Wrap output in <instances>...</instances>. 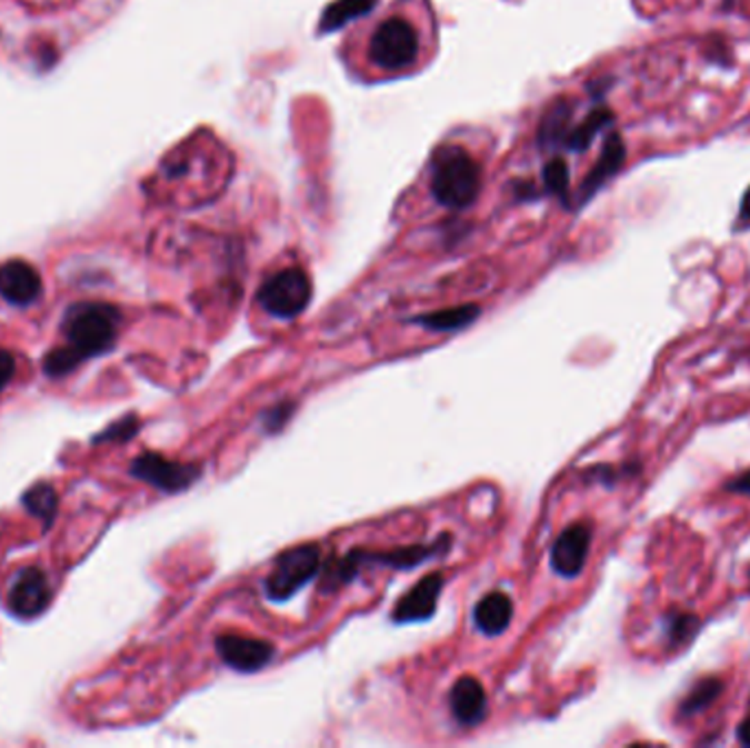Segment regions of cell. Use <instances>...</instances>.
I'll return each mask as SVG.
<instances>
[{
  "mask_svg": "<svg viewBox=\"0 0 750 748\" xmlns=\"http://www.w3.org/2000/svg\"><path fill=\"white\" fill-rule=\"evenodd\" d=\"M569 123H571V108H569L567 103H558V106L547 114V119H544V126H542V139H544L547 143H551V146L558 143V141L564 143L567 134L571 132Z\"/></svg>",
  "mask_w": 750,
  "mask_h": 748,
  "instance_id": "cell-23",
  "label": "cell"
},
{
  "mask_svg": "<svg viewBox=\"0 0 750 748\" xmlns=\"http://www.w3.org/2000/svg\"><path fill=\"white\" fill-rule=\"evenodd\" d=\"M450 711L461 727H477L486 720L488 696L474 676H461L450 689Z\"/></svg>",
  "mask_w": 750,
  "mask_h": 748,
  "instance_id": "cell-13",
  "label": "cell"
},
{
  "mask_svg": "<svg viewBox=\"0 0 750 748\" xmlns=\"http://www.w3.org/2000/svg\"><path fill=\"white\" fill-rule=\"evenodd\" d=\"M216 652L224 666L240 674H257L272 664L277 648L268 641L231 632L216 637Z\"/></svg>",
  "mask_w": 750,
  "mask_h": 748,
  "instance_id": "cell-8",
  "label": "cell"
},
{
  "mask_svg": "<svg viewBox=\"0 0 750 748\" xmlns=\"http://www.w3.org/2000/svg\"><path fill=\"white\" fill-rule=\"evenodd\" d=\"M511 617H513V604L500 590L486 595L474 608V626L486 637L502 635L507 630V626L511 624Z\"/></svg>",
  "mask_w": 750,
  "mask_h": 748,
  "instance_id": "cell-15",
  "label": "cell"
},
{
  "mask_svg": "<svg viewBox=\"0 0 750 748\" xmlns=\"http://www.w3.org/2000/svg\"><path fill=\"white\" fill-rule=\"evenodd\" d=\"M130 475L166 495L189 490L200 477L202 468L193 463H178L159 452H143L130 463Z\"/></svg>",
  "mask_w": 750,
  "mask_h": 748,
  "instance_id": "cell-7",
  "label": "cell"
},
{
  "mask_svg": "<svg viewBox=\"0 0 750 748\" xmlns=\"http://www.w3.org/2000/svg\"><path fill=\"white\" fill-rule=\"evenodd\" d=\"M626 157H628V150H626V143H623L621 134L619 132L608 134L606 143H603V150L599 154V161L588 171V176L583 178L582 187L578 191V207L588 202L612 176L619 173V169L626 163Z\"/></svg>",
  "mask_w": 750,
  "mask_h": 748,
  "instance_id": "cell-14",
  "label": "cell"
},
{
  "mask_svg": "<svg viewBox=\"0 0 750 748\" xmlns=\"http://www.w3.org/2000/svg\"><path fill=\"white\" fill-rule=\"evenodd\" d=\"M450 547V536H441L434 545H413L400 547L389 551H367L353 549L344 558L330 560L326 567V590H333L338 586L356 580L364 567H391V569H416L434 553H443Z\"/></svg>",
  "mask_w": 750,
  "mask_h": 748,
  "instance_id": "cell-3",
  "label": "cell"
},
{
  "mask_svg": "<svg viewBox=\"0 0 750 748\" xmlns=\"http://www.w3.org/2000/svg\"><path fill=\"white\" fill-rule=\"evenodd\" d=\"M481 317V308L479 306H459V308H450V310H439L432 315H423L413 319L417 326L432 330V332H459L470 328L477 319Z\"/></svg>",
  "mask_w": 750,
  "mask_h": 748,
  "instance_id": "cell-16",
  "label": "cell"
},
{
  "mask_svg": "<svg viewBox=\"0 0 750 748\" xmlns=\"http://www.w3.org/2000/svg\"><path fill=\"white\" fill-rule=\"evenodd\" d=\"M666 635L669 648H680L689 644L698 630H700V619L691 612H669L666 617Z\"/></svg>",
  "mask_w": 750,
  "mask_h": 748,
  "instance_id": "cell-21",
  "label": "cell"
},
{
  "mask_svg": "<svg viewBox=\"0 0 750 748\" xmlns=\"http://www.w3.org/2000/svg\"><path fill=\"white\" fill-rule=\"evenodd\" d=\"M58 505H60L58 490L51 483H36L22 495V507L31 516L40 518L44 522V529H49L53 525L56 513H58Z\"/></svg>",
  "mask_w": 750,
  "mask_h": 748,
  "instance_id": "cell-19",
  "label": "cell"
},
{
  "mask_svg": "<svg viewBox=\"0 0 750 748\" xmlns=\"http://www.w3.org/2000/svg\"><path fill=\"white\" fill-rule=\"evenodd\" d=\"M321 571V549L319 545H299L277 556L263 590L272 601H288L303 586L312 582Z\"/></svg>",
  "mask_w": 750,
  "mask_h": 748,
  "instance_id": "cell-6",
  "label": "cell"
},
{
  "mask_svg": "<svg viewBox=\"0 0 750 748\" xmlns=\"http://www.w3.org/2000/svg\"><path fill=\"white\" fill-rule=\"evenodd\" d=\"M51 604V586L40 569H22L7 592L9 610L20 619H33Z\"/></svg>",
  "mask_w": 750,
  "mask_h": 748,
  "instance_id": "cell-9",
  "label": "cell"
},
{
  "mask_svg": "<svg viewBox=\"0 0 750 748\" xmlns=\"http://www.w3.org/2000/svg\"><path fill=\"white\" fill-rule=\"evenodd\" d=\"M121 328V312L110 303L83 301L67 310L62 321V333L67 345H62L73 362L80 367L86 360L108 353Z\"/></svg>",
  "mask_w": 750,
  "mask_h": 748,
  "instance_id": "cell-1",
  "label": "cell"
},
{
  "mask_svg": "<svg viewBox=\"0 0 750 748\" xmlns=\"http://www.w3.org/2000/svg\"><path fill=\"white\" fill-rule=\"evenodd\" d=\"M139 428H141V419L130 413V416L112 421L108 428L94 435L92 443H123V441H130L139 432Z\"/></svg>",
  "mask_w": 750,
  "mask_h": 748,
  "instance_id": "cell-22",
  "label": "cell"
},
{
  "mask_svg": "<svg viewBox=\"0 0 750 748\" xmlns=\"http://www.w3.org/2000/svg\"><path fill=\"white\" fill-rule=\"evenodd\" d=\"M544 184L551 193L567 198L569 196V166L562 159H553L544 167Z\"/></svg>",
  "mask_w": 750,
  "mask_h": 748,
  "instance_id": "cell-24",
  "label": "cell"
},
{
  "mask_svg": "<svg viewBox=\"0 0 750 748\" xmlns=\"http://www.w3.org/2000/svg\"><path fill=\"white\" fill-rule=\"evenodd\" d=\"M614 121V114L608 108H594L580 126L571 128V132L567 134L564 143L569 150L573 152H583L590 148V143L594 141V137Z\"/></svg>",
  "mask_w": 750,
  "mask_h": 748,
  "instance_id": "cell-18",
  "label": "cell"
},
{
  "mask_svg": "<svg viewBox=\"0 0 750 748\" xmlns=\"http://www.w3.org/2000/svg\"><path fill=\"white\" fill-rule=\"evenodd\" d=\"M16 373V360H13V353L4 347H0V393L4 391V387L11 382Z\"/></svg>",
  "mask_w": 750,
  "mask_h": 748,
  "instance_id": "cell-27",
  "label": "cell"
},
{
  "mask_svg": "<svg viewBox=\"0 0 750 748\" xmlns=\"http://www.w3.org/2000/svg\"><path fill=\"white\" fill-rule=\"evenodd\" d=\"M592 542V529L586 522L567 527L551 547V567L560 578H578L586 567Z\"/></svg>",
  "mask_w": 750,
  "mask_h": 748,
  "instance_id": "cell-10",
  "label": "cell"
},
{
  "mask_svg": "<svg viewBox=\"0 0 750 748\" xmlns=\"http://www.w3.org/2000/svg\"><path fill=\"white\" fill-rule=\"evenodd\" d=\"M42 295L40 272L24 259H9L0 263V297L16 306L27 308Z\"/></svg>",
  "mask_w": 750,
  "mask_h": 748,
  "instance_id": "cell-11",
  "label": "cell"
},
{
  "mask_svg": "<svg viewBox=\"0 0 750 748\" xmlns=\"http://www.w3.org/2000/svg\"><path fill=\"white\" fill-rule=\"evenodd\" d=\"M421 42L416 27L400 16L384 18L369 42L371 62L387 73H400L411 69L419 58Z\"/></svg>",
  "mask_w": 750,
  "mask_h": 748,
  "instance_id": "cell-4",
  "label": "cell"
},
{
  "mask_svg": "<svg viewBox=\"0 0 750 748\" xmlns=\"http://www.w3.org/2000/svg\"><path fill=\"white\" fill-rule=\"evenodd\" d=\"M738 740L744 745V747H750V718L744 720L740 727H738Z\"/></svg>",
  "mask_w": 750,
  "mask_h": 748,
  "instance_id": "cell-30",
  "label": "cell"
},
{
  "mask_svg": "<svg viewBox=\"0 0 750 748\" xmlns=\"http://www.w3.org/2000/svg\"><path fill=\"white\" fill-rule=\"evenodd\" d=\"M294 409H297V405L286 400V402H279V405H274L272 409L263 411V416H261V426H263V430H266L268 435L281 432V430L286 428V423L292 419Z\"/></svg>",
  "mask_w": 750,
  "mask_h": 748,
  "instance_id": "cell-25",
  "label": "cell"
},
{
  "mask_svg": "<svg viewBox=\"0 0 750 748\" xmlns=\"http://www.w3.org/2000/svg\"><path fill=\"white\" fill-rule=\"evenodd\" d=\"M373 7H376V0H336L323 11L321 31H326V33L336 31L344 22L367 16Z\"/></svg>",
  "mask_w": 750,
  "mask_h": 748,
  "instance_id": "cell-20",
  "label": "cell"
},
{
  "mask_svg": "<svg viewBox=\"0 0 750 748\" xmlns=\"http://www.w3.org/2000/svg\"><path fill=\"white\" fill-rule=\"evenodd\" d=\"M727 490L736 492V495H747V497H750V470H747L744 475H740L738 479L729 481Z\"/></svg>",
  "mask_w": 750,
  "mask_h": 748,
  "instance_id": "cell-28",
  "label": "cell"
},
{
  "mask_svg": "<svg viewBox=\"0 0 750 748\" xmlns=\"http://www.w3.org/2000/svg\"><path fill=\"white\" fill-rule=\"evenodd\" d=\"M259 306L279 321L301 317L312 301V279L301 268H286L263 281L257 292Z\"/></svg>",
  "mask_w": 750,
  "mask_h": 748,
  "instance_id": "cell-5",
  "label": "cell"
},
{
  "mask_svg": "<svg viewBox=\"0 0 750 748\" xmlns=\"http://www.w3.org/2000/svg\"><path fill=\"white\" fill-rule=\"evenodd\" d=\"M722 691H724V682L720 678H716V676H707V678L698 680L687 691V696L682 698V702L678 705V716L680 718H691V716L702 714L704 709H709L720 698Z\"/></svg>",
  "mask_w": 750,
  "mask_h": 748,
  "instance_id": "cell-17",
  "label": "cell"
},
{
  "mask_svg": "<svg viewBox=\"0 0 750 748\" xmlns=\"http://www.w3.org/2000/svg\"><path fill=\"white\" fill-rule=\"evenodd\" d=\"M623 475H626V470H623V468H617V466H594V468H590V472H588L590 479H594V481H599V483H606V486L617 483Z\"/></svg>",
  "mask_w": 750,
  "mask_h": 748,
  "instance_id": "cell-26",
  "label": "cell"
},
{
  "mask_svg": "<svg viewBox=\"0 0 750 748\" xmlns=\"http://www.w3.org/2000/svg\"><path fill=\"white\" fill-rule=\"evenodd\" d=\"M443 588V576L432 574L421 578L419 582L396 604L391 619L396 624H421L432 619L437 610V601Z\"/></svg>",
  "mask_w": 750,
  "mask_h": 748,
  "instance_id": "cell-12",
  "label": "cell"
},
{
  "mask_svg": "<svg viewBox=\"0 0 750 748\" xmlns=\"http://www.w3.org/2000/svg\"><path fill=\"white\" fill-rule=\"evenodd\" d=\"M430 191L439 205L463 209L481 191V167L463 148L446 146L432 159Z\"/></svg>",
  "mask_w": 750,
  "mask_h": 748,
  "instance_id": "cell-2",
  "label": "cell"
},
{
  "mask_svg": "<svg viewBox=\"0 0 750 748\" xmlns=\"http://www.w3.org/2000/svg\"><path fill=\"white\" fill-rule=\"evenodd\" d=\"M738 229L744 231L750 229V187L742 196V205H740V218H738Z\"/></svg>",
  "mask_w": 750,
  "mask_h": 748,
  "instance_id": "cell-29",
  "label": "cell"
}]
</instances>
